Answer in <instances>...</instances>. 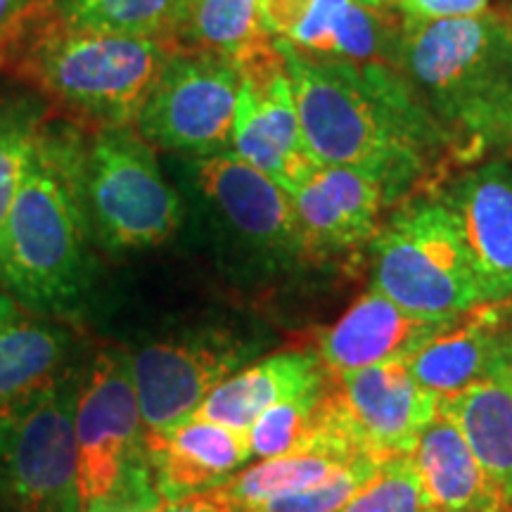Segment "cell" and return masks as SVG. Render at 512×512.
Instances as JSON below:
<instances>
[{"label":"cell","mask_w":512,"mask_h":512,"mask_svg":"<svg viewBox=\"0 0 512 512\" xmlns=\"http://www.w3.org/2000/svg\"><path fill=\"white\" fill-rule=\"evenodd\" d=\"M273 41L285 57L313 162L347 166L373 178L389 204L411 195L451 162L437 121L401 69L306 55Z\"/></svg>","instance_id":"obj_1"},{"label":"cell","mask_w":512,"mask_h":512,"mask_svg":"<svg viewBox=\"0 0 512 512\" xmlns=\"http://www.w3.org/2000/svg\"><path fill=\"white\" fill-rule=\"evenodd\" d=\"M399 69L437 121L453 164L512 150V27L505 19L486 10L430 22L403 17Z\"/></svg>","instance_id":"obj_2"},{"label":"cell","mask_w":512,"mask_h":512,"mask_svg":"<svg viewBox=\"0 0 512 512\" xmlns=\"http://www.w3.org/2000/svg\"><path fill=\"white\" fill-rule=\"evenodd\" d=\"M81 126L48 117L0 240V287L43 316L79 306L91 275V226L79 176Z\"/></svg>","instance_id":"obj_3"},{"label":"cell","mask_w":512,"mask_h":512,"mask_svg":"<svg viewBox=\"0 0 512 512\" xmlns=\"http://www.w3.org/2000/svg\"><path fill=\"white\" fill-rule=\"evenodd\" d=\"M171 43L64 24L48 12L12 57L15 76L83 128L136 124Z\"/></svg>","instance_id":"obj_4"},{"label":"cell","mask_w":512,"mask_h":512,"mask_svg":"<svg viewBox=\"0 0 512 512\" xmlns=\"http://www.w3.org/2000/svg\"><path fill=\"white\" fill-rule=\"evenodd\" d=\"M181 166L223 268L268 280L306 264L292 197L280 185L233 150L183 157Z\"/></svg>","instance_id":"obj_5"},{"label":"cell","mask_w":512,"mask_h":512,"mask_svg":"<svg viewBox=\"0 0 512 512\" xmlns=\"http://www.w3.org/2000/svg\"><path fill=\"white\" fill-rule=\"evenodd\" d=\"M76 176L88 226L105 252H147L181 228V197L133 124L81 126Z\"/></svg>","instance_id":"obj_6"},{"label":"cell","mask_w":512,"mask_h":512,"mask_svg":"<svg viewBox=\"0 0 512 512\" xmlns=\"http://www.w3.org/2000/svg\"><path fill=\"white\" fill-rule=\"evenodd\" d=\"M76 451L83 512H140L162 503L152 486L131 356L105 349L81 377Z\"/></svg>","instance_id":"obj_7"},{"label":"cell","mask_w":512,"mask_h":512,"mask_svg":"<svg viewBox=\"0 0 512 512\" xmlns=\"http://www.w3.org/2000/svg\"><path fill=\"white\" fill-rule=\"evenodd\" d=\"M370 290L413 316L453 320L482 306V294L460 238L441 200H408L370 242Z\"/></svg>","instance_id":"obj_8"},{"label":"cell","mask_w":512,"mask_h":512,"mask_svg":"<svg viewBox=\"0 0 512 512\" xmlns=\"http://www.w3.org/2000/svg\"><path fill=\"white\" fill-rule=\"evenodd\" d=\"M240 81L226 55L171 48L133 126L155 150L181 157L233 150Z\"/></svg>","instance_id":"obj_9"},{"label":"cell","mask_w":512,"mask_h":512,"mask_svg":"<svg viewBox=\"0 0 512 512\" xmlns=\"http://www.w3.org/2000/svg\"><path fill=\"white\" fill-rule=\"evenodd\" d=\"M81 377L69 368L31 406L0 420V465L17 512H83L74 427Z\"/></svg>","instance_id":"obj_10"},{"label":"cell","mask_w":512,"mask_h":512,"mask_svg":"<svg viewBox=\"0 0 512 512\" xmlns=\"http://www.w3.org/2000/svg\"><path fill=\"white\" fill-rule=\"evenodd\" d=\"M252 354L245 339L204 330L145 344L131 356L143 434L176 427L197 413L223 380Z\"/></svg>","instance_id":"obj_11"},{"label":"cell","mask_w":512,"mask_h":512,"mask_svg":"<svg viewBox=\"0 0 512 512\" xmlns=\"http://www.w3.org/2000/svg\"><path fill=\"white\" fill-rule=\"evenodd\" d=\"M238 67L242 81L233 152L292 195L316 162L304 145L285 57L271 41L240 60Z\"/></svg>","instance_id":"obj_12"},{"label":"cell","mask_w":512,"mask_h":512,"mask_svg":"<svg viewBox=\"0 0 512 512\" xmlns=\"http://www.w3.org/2000/svg\"><path fill=\"white\" fill-rule=\"evenodd\" d=\"M328 394L363 451L377 463L411 456L441 401L415 380L406 361L330 375Z\"/></svg>","instance_id":"obj_13"},{"label":"cell","mask_w":512,"mask_h":512,"mask_svg":"<svg viewBox=\"0 0 512 512\" xmlns=\"http://www.w3.org/2000/svg\"><path fill=\"white\" fill-rule=\"evenodd\" d=\"M266 34L306 55L399 69L403 17L361 0H261Z\"/></svg>","instance_id":"obj_14"},{"label":"cell","mask_w":512,"mask_h":512,"mask_svg":"<svg viewBox=\"0 0 512 512\" xmlns=\"http://www.w3.org/2000/svg\"><path fill=\"white\" fill-rule=\"evenodd\" d=\"M290 197L306 264H325L370 245L389 204L373 178L325 164L313 166Z\"/></svg>","instance_id":"obj_15"},{"label":"cell","mask_w":512,"mask_h":512,"mask_svg":"<svg viewBox=\"0 0 512 512\" xmlns=\"http://www.w3.org/2000/svg\"><path fill=\"white\" fill-rule=\"evenodd\" d=\"M472 261L482 304L512 297V162L489 159L441 195Z\"/></svg>","instance_id":"obj_16"},{"label":"cell","mask_w":512,"mask_h":512,"mask_svg":"<svg viewBox=\"0 0 512 512\" xmlns=\"http://www.w3.org/2000/svg\"><path fill=\"white\" fill-rule=\"evenodd\" d=\"M152 486L164 503L221 489L252 458L247 432L188 418L169 430L143 434Z\"/></svg>","instance_id":"obj_17"},{"label":"cell","mask_w":512,"mask_h":512,"mask_svg":"<svg viewBox=\"0 0 512 512\" xmlns=\"http://www.w3.org/2000/svg\"><path fill=\"white\" fill-rule=\"evenodd\" d=\"M453 320L413 316L384 294L368 290L337 323L318 332L316 354L330 375L408 361Z\"/></svg>","instance_id":"obj_18"},{"label":"cell","mask_w":512,"mask_h":512,"mask_svg":"<svg viewBox=\"0 0 512 512\" xmlns=\"http://www.w3.org/2000/svg\"><path fill=\"white\" fill-rule=\"evenodd\" d=\"M72 332L0 290V420L48 392L69 368Z\"/></svg>","instance_id":"obj_19"},{"label":"cell","mask_w":512,"mask_h":512,"mask_svg":"<svg viewBox=\"0 0 512 512\" xmlns=\"http://www.w3.org/2000/svg\"><path fill=\"white\" fill-rule=\"evenodd\" d=\"M328 382L316 349H287L238 370L211 392L195 418L247 432L268 408L309 394Z\"/></svg>","instance_id":"obj_20"},{"label":"cell","mask_w":512,"mask_h":512,"mask_svg":"<svg viewBox=\"0 0 512 512\" xmlns=\"http://www.w3.org/2000/svg\"><path fill=\"white\" fill-rule=\"evenodd\" d=\"M413 463L439 512H512L501 486L441 411L420 434Z\"/></svg>","instance_id":"obj_21"},{"label":"cell","mask_w":512,"mask_h":512,"mask_svg":"<svg viewBox=\"0 0 512 512\" xmlns=\"http://www.w3.org/2000/svg\"><path fill=\"white\" fill-rule=\"evenodd\" d=\"M498 306L501 304H482L463 313L406 361L415 380L439 401L451 399L489 375L503 320Z\"/></svg>","instance_id":"obj_22"},{"label":"cell","mask_w":512,"mask_h":512,"mask_svg":"<svg viewBox=\"0 0 512 512\" xmlns=\"http://www.w3.org/2000/svg\"><path fill=\"white\" fill-rule=\"evenodd\" d=\"M439 411L456 422L479 463L512 503V389L496 377H482L441 401Z\"/></svg>","instance_id":"obj_23"},{"label":"cell","mask_w":512,"mask_h":512,"mask_svg":"<svg viewBox=\"0 0 512 512\" xmlns=\"http://www.w3.org/2000/svg\"><path fill=\"white\" fill-rule=\"evenodd\" d=\"M273 38L261 22V0H183L169 43L240 62Z\"/></svg>","instance_id":"obj_24"},{"label":"cell","mask_w":512,"mask_h":512,"mask_svg":"<svg viewBox=\"0 0 512 512\" xmlns=\"http://www.w3.org/2000/svg\"><path fill=\"white\" fill-rule=\"evenodd\" d=\"M354 460L358 458H344L337 453L309 448V451H297L290 456L261 460V463L247 467L233 479H228L221 486V491L233 498L240 508L252 510L259 503L273 501V498L311 489Z\"/></svg>","instance_id":"obj_25"},{"label":"cell","mask_w":512,"mask_h":512,"mask_svg":"<svg viewBox=\"0 0 512 512\" xmlns=\"http://www.w3.org/2000/svg\"><path fill=\"white\" fill-rule=\"evenodd\" d=\"M183 0H53L50 15L81 29L169 41Z\"/></svg>","instance_id":"obj_26"},{"label":"cell","mask_w":512,"mask_h":512,"mask_svg":"<svg viewBox=\"0 0 512 512\" xmlns=\"http://www.w3.org/2000/svg\"><path fill=\"white\" fill-rule=\"evenodd\" d=\"M41 95H3L0 98V240L22 185L31 147L50 117Z\"/></svg>","instance_id":"obj_27"},{"label":"cell","mask_w":512,"mask_h":512,"mask_svg":"<svg viewBox=\"0 0 512 512\" xmlns=\"http://www.w3.org/2000/svg\"><path fill=\"white\" fill-rule=\"evenodd\" d=\"M323 392L325 384L309 394L294 396L290 401L268 408L247 430L252 458L268 460L313 448L318 434L320 399H323Z\"/></svg>","instance_id":"obj_28"},{"label":"cell","mask_w":512,"mask_h":512,"mask_svg":"<svg viewBox=\"0 0 512 512\" xmlns=\"http://www.w3.org/2000/svg\"><path fill=\"white\" fill-rule=\"evenodd\" d=\"M339 512H439V508L427 494L411 453L382 463Z\"/></svg>","instance_id":"obj_29"},{"label":"cell","mask_w":512,"mask_h":512,"mask_svg":"<svg viewBox=\"0 0 512 512\" xmlns=\"http://www.w3.org/2000/svg\"><path fill=\"white\" fill-rule=\"evenodd\" d=\"M380 465L373 458H358L311 489L259 503L247 512H339L373 479Z\"/></svg>","instance_id":"obj_30"},{"label":"cell","mask_w":512,"mask_h":512,"mask_svg":"<svg viewBox=\"0 0 512 512\" xmlns=\"http://www.w3.org/2000/svg\"><path fill=\"white\" fill-rule=\"evenodd\" d=\"M53 0H0V69H8L12 57L38 24L48 17Z\"/></svg>","instance_id":"obj_31"},{"label":"cell","mask_w":512,"mask_h":512,"mask_svg":"<svg viewBox=\"0 0 512 512\" xmlns=\"http://www.w3.org/2000/svg\"><path fill=\"white\" fill-rule=\"evenodd\" d=\"M396 8L406 19H458L482 15L486 10V0H399Z\"/></svg>","instance_id":"obj_32"},{"label":"cell","mask_w":512,"mask_h":512,"mask_svg":"<svg viewBox=\"0 0 512 512\" xmlns=\"http://www.w3.org/2000/svg\"><path fill=\"white\" fill-rule=\"evenodd\" d=\"M162 512H247L240 508L233 498L223 494L221 489L204 491V494H195L188 498H181V501L164 503L162 501Z\"/></svg>","instance_id":"obj_33"},{"label":"cell","mask_w":512,"mask_h":512,"mask_svg":"<svg viewBox=\"0 0 512 512\" xmlns=\"http://www.w3.org/2000/svg\"><path fill=\"white\" fill-rule=\"evenodd\" d=\"M489 375L505 382L512 389V313L510 316H503L501 328H498L494 361H491Z\"/></svg>","instance_id":"obj_34"},{"label":"cell","mask_w":512,"mask_h":512,"mask_svg":"<svg viewBox=\"0 0 512 512\" xmlns=\"http://www.w3.org/2000/svg\"><path fill=\"white\" fill-rule=\"evenodd\" d=\"M361 3L368 5V8H396L399 0H361Z\"/></svg>","instance_id":"obj_35"},{"label":"cell","mask_w":512,"mask_h":512,"mask_svg":"<svg viewBox=\"0 0 512 512\" xmlns=\"http://www.w3.org/2000/svg\"><path fill=\"white\" fill-rule=\"evenodd\" d=\"M140 512H162V503H159L157 508H152V510H140Z\"/></svg>","instance_id":"obj_36"},{"label":"cell","mask_w":512,"mask_h":512,"mask_svg":"<svg viewBox=\"0 0 512 512\" xmlns=\"http://www.w3.org/2000/svg\"><path fill=\"white\" fill-rule=\"evenodd\" d=\"M510 27H512V24H510Z\"/></svg>","instance_id":"obj_37"}]
</instances>
